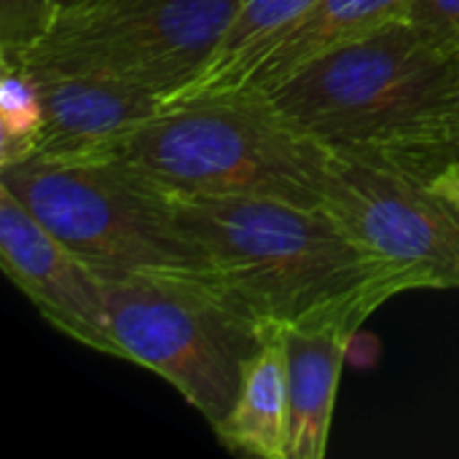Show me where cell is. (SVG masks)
<instances>
[{
    "instance_id": "e0dca14e",
    "label": "cell",
    "mask_w": 459,
    "mask_h": 459,
    "mask_svg": "<svg viewBox=\"0 0 459 459\" xmlns=\"http://www.w3.org/2000/svg\"><path fill=\"white\" fill-rule=\"evenodd\" d=\"M406 22L446 56L459 54V0H414Z\"/></svg>"
},
{
    "instance_id": "5bb4252c",
    "label": "cell",
    "mask_w": 459,
    "mask_h": 459,
    "mask_svg": "<svg viewBox=\"0 0 459 459\" xmlns=\"http://www.w3.org/2000/svg\"><path fill=\"white\" fill-rule=\"evenodd\" d=\"M43 102L27 70L0 59V167L22 164L38 153Z\"/></svg>"
},
{
    "instance_id": "8992f818",
    "label": "cell",
    "mask_w": 459,
    "mask_h": 459,
    "mask_svg": "<svg viewBox=\"0 0 459 459\" xmlns=\"http://www.w3.org/2000/svg\"><path fill=\"white\" fill-rule=\"evenodd\" d=\"M242 0H102L56 11L8 59L32 73L91 75L167 97L204 67Z\"/></svg>"
},
{
    "instance_id": "3957f363",
    "label": "cell",
    "mask_w": 459,
    "mask_h": 459,
    "mask_svg": "<svg viewBox=\"0 0 459 459\" xmlns=\"http://www.w3.org/2000/svg\"><path fill=\"white\" fill-rule=\"evenodd\" d=\"M97 277L118 358L159 374L210 425L221 422L266 331L207 280L151 272Z\"/></svg>"
},
{
    "instance_id": "9a60e30c",
    "label": "cell",
    "mask_w": 459,
    "mask_h": 459,
    "mask_svg": "<svg viewBox=\"0 0 459 459\" xmlns=\"http://www.w3.org/2000/svg\"><path fill=\"white\" fill-rule=\"evenodd\" d=\"M317 0H242L239 11L234 13L226 35L221 38L218 48L210 54V59L204 62V67L199 73H194L188 81L218 73L221 67H226L234 56H239L245 48L272 38L274 32L285 30L288 24H293L301 13H307Z\"/></svg>"
},
{
    "instance_id": "2e32d148",
    "label": "cell",
    "mask_w": 459,
    "mask_h": 459,
    "mask_svg": "<svg viewBox=\"0 0 459 459\" xmlns=\"http://www.w3.org/2000/svg\"><path fill=\"white\" fill-rule=\"evenodd\" d=\"M54 0H0V54L30 46L54 19Z\"/></svg>"
},
{
    "instance_id": "7a4b0ae2",
    "label": "cell",
    "mask_w": 459,
    "mask_h": 459,
    "mask_svg": "<svg viewBox=\"0 0 459 459\" xmlns=\"http://www.w3.org/2000/svg\"><path fill=\"white\" fill-rule=\"evenodd\" d=\"M331 148L277 121L255 97L161 108L97 164H113L169 199L266 196L323 204Z\"/></svg>"
},
{
    "instance_id": "8fae6325",
    "label": "cell",
    "mask_w": 459,
    "mask_h": 459,
    "mask_svg": "<svg viewBox=\"0 0 459 459\" xmlns=\"http://www.w3.org/2000/svg\"><path fill=\"white\" fill-rule=\"evenodd\" d=\"M355 333V328L342 323L282 328L288 355L290 459L325 457L342 366Z\"/></svg>"
},
{
    "instance_id": "ba28073f",
    "label": "cell",
    "mask_w": 459,
    "mask_h": 459,
    "mask_svg": "<svg viewBox=\"0 0 459 459\" xmlns=\"http://www.w3.org/2000/svg\"><path fill=\"white\" fill-rule=\"evenodd\" d=\"M0 264L8 280L65 336L118 358L97 272L0 186Z\"/></svg>"
},
{
    "instance_id": "4fadbf2b",
    "label": "cell",
    "mask_w": 459,
    "mask_h": 459,
    "mask_svg": "<svg viewBox=\"0 0 459 459\" xmlns=\"http://www.w3.org/2000/svg\"><path fill=\"white\" fill-rule=\"evenodd\" d=\"M382 159L406 172L433 180L444 167L459 161V54L449 56L422 113L403 129Z\"/></svg>"
},
{
    "instance_id": "d6986e66",
    "label": "cell",
    "mask_w": 459,
    "mask_h": 459,
    "mask_svg": "<svg viewBox=\"0 0 459 459\" xmlns=\"http://www.w3.org/2000/svg\"><path fill=\"white\" fill-rule=\"evenodd\" d=\"M91 3H102V0H54L56 11H67V8H81V5H91Z\"/></svg>"
},
{
    "instance_id": "277c9868",
    "label": "cell",
    "mask_w": 459,
    "mask_h": 459,
    "mask_svg": "<svg viewBox=\"0 0 459 459\" xmlns=\"http://www.w3.org/2000/svg\"><path fill=\"white\" fill-rule=\"evenodd\" d=\"M446 62L444 51L401 19L307 62L255 100L331 151L382 156L422 113Z\"/></svg>"
},
{
    "instance_id": "30bf717a",
    "label": "cell",
    "mask_w": 459,
    "mask_h": 459,
    "mask_svg": "<svg viewBox=\"0 0 459 459\" xmlns=\"http://www.w3.org/2000/svg\"><path fill=\"white\" fill-rule=\"evenodd\" d=\"M27 73L38 83L43 102V132L32 159L105 161L124 137L161 110V97L137 86L91 75Z\"/></svg>"
},
{
    "instance_id": "7c38bea8",
    "label": "cell",
    "mask_w": 459,
    "mask_h": 459,
    "mask_svg": "<svg viewBox=\"0 0 459 459\" xmlns=\"http://www.w3.org/2000/svg\"><path fill=\"white\" fill-rule=\"evenodd\" d=\"M212 430L231 452L258 459H290L288 355L282 328H269L264 333L258 350L245 363L234 406Z\"/></svg>"
},
{
    "instance_id": "9c48e42d",
    "label": "cell",
    "mask_w": 459,
    "mask_h": 459,
    "mask_svg": "<svg viewBox=\"0 0 459 459\" xmlns=\"http://www.w3.org/2000/svg\"><path fill=\"white\" fill-rule=\"evenodd\" d=\"M414 0H317L293 24L245 48L218 73L186 81L161 108L212 97H258L307 62L406 19Z\"/></svg>"
},
{
    "instance_id": "6da1fadb",
    "label": "cell",
    "mask_w": 459,
    "mask_h": 459,
    "mask_svg": "<svg viewBox=\"0 0 459 459\" xmlns=\"http://www.w3.org/2000/svg\"><path fill=\"white\" fill-rule=\"evenodd\" d=\"M212 282L261 328L342 323L355 331L420 282L368 250L323 204L266 196L172 199Z\"/></svg>"
},
{
    "instance_id": "52a82bcc",
    "label": "cell",
    "mask_w": 459,
    "mask_h": 459,
    "mask_svg": "<svg viewBox=\"0 0 459 459\" xmlns=\"http://www.w3.org/2000/svg\"><path fill=\"white\" fill-rule=\"evenodd\" d=\"M323 207L420 288H459V204L403 167L331 151Z\"/></svg>"
},
{
    "instance_id": "5b68a950",
    "label": "cell",
    "mask_w": 459,
    "mask_h": 459,
    "mask_svg": "<svg viewBox=\"0 0 459 459\" xmlns=\"http://www.w3.org/2000/svg\"><path fill=\"white\" fill-rule=\"evenodd\" d=\"M0 186L97 274L151 272L212 282L172 199L113 164L27 159L0 167Z\"/></svg>"
},
{
    "instance_id": "ac0fdd59",
    "label": "cell",
    "mask_w": 459,
    "mask_h": 459,
    "mask_svg": "<svg viewBox=\"0 0 459 459\" xmlns=\"http://www.w3.org/2000/svg\"><path fill=\"white\" fill-rule=\"evenodd\" d=\"M430 186H433L438 194H444L446 199H452V202H457L459 204V161L444 167V169L430 180Z\"/></svg>"
}]
</instances>
